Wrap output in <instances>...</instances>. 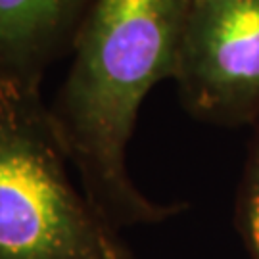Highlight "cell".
<instances>
[{
	"label": "cell",
	"mask_w": 259,
	"mask_h": 259,
	"mask_svg": "<svg viewBox=\"0 0 259 259\" xmlns=\"http://www.w3.org/2000/svg\"><path fill=\"white\" fill-rule=\"evenodd\" d=\"M192 0H96L73 42V62L48 113L81 190L111 231L175 217L127 173V146L146 94L175 79Z\"/></svg>",
	"instance_id": "obj_1"
},
{
	"label": "cell",
	"mask_w": 259,
	"mask_h": 259,
	"mask_svg": "<svg viewBox=\"0 0 259 259\" xmlns=\"http://www.w3.org/2000/svg\"><path fill=\"white\" fill-rule=\"evenodd\" d=\"M175 81L194 117L223 127L259 121V0H192Z\"/></svg>",
	"instance_id": "obj_3"
},
{
	"label": "cell",
	"mask_w": 259,
	"mask_h": 259,
	"mask_svg": "<svg viewBox=\"0 0 259 259\" xmlns=\"http://www.w3.org/2000/svg\"><path fill=\"white\" fill-rule=\"evenodd\" d=\"M69 165L40 87L0 81V259H108L119 232Z\"/></svg>",
	"instance_id": "obj_2"
},
{
	"label": "cell",
	"mask_w": 259,
	"mask_h": 259,
	"mask_svg": "<svg viewBox=\"0 0 259 259\" xmlns=\"http://www.w3.org/2000/svg\"><path fill=\"white\" fill-rule=\"evenodd\" d=\"M251 259H259V251H253V253H250Z\"/></svg>",
	"instance_id": "obj_6"
},
{
	"label": "cell",
	"mask_w": 259,
	"mask_h": 259,
	"mask_svg": "<svg viewBox=\"0 0 259 259\" xmlns=\"http://www.w3.org/2000/svg\"><path fill=\"white\" fill-rule=\"evenodd\" d=\"M108 259H133V257H131V253L127 251V248L123 246V242L119 240L113 244V248L110 250Z\"/></svg>",
	"instance_id": "obj_5"
},
{
	"label": "cell",
	"mask_w": 259,
	"mask_h": 259,
	"mask_svg": "<svg viewBox=\"0 0 259 259\" xmlns=\"http://www.w3.org/2000/svg\"><path fill=\"white\" fill-rule=\"evenodd\" d=\"M96 0H0V81L40 87Z\"/></svg>",
	"instance_id": "obj_4"
}]
</instances>
